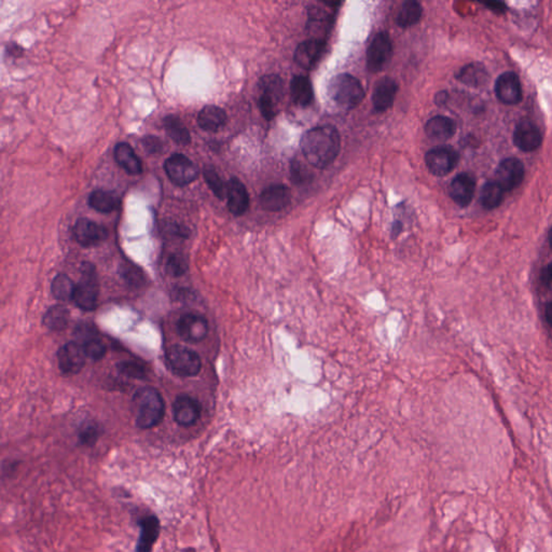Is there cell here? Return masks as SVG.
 <instances>
[{"instance_id": "cell-29", "label": "cell", "mask_w": 552, "mask_h": 552, "mask_svg": "<svg viewBox=\"0 0 552 552\" xmlns=\"http://www.w3.org/2000/svg\"><path fill=\"white\" fill-rule=\"evenodd\" d=\"M504 193V190L496 181H488L482 188L480 203L486 210H494L502 204Z\"/></svg>"}, {"instance_id": "cell-40", "label": "cell", "mask_w": 552, "mask_h": 552, "mask_svg": "<svg viewBox=\"0 0 552 552\" xmlns=\"http://www.w3.org/2000/svg\"><path fill=\"white\" fill-rule=\"evenodd\" d=\"M169 271L175 275V274H183L186 269V263H184L183 259L177 256H172V258L169 261Z\"/></svg>"}, {"instance_id": "cell-2", "label": "cell", "mask_w": 552, "mask_h": 552, "mask_svg": "<svg viewBox=\"0 0 552 552\" xmlns=\"http://www.w3.org/2000/svg\"><path fill=\"white\" fill-rule=\"evenodd\" d=\"M136 426L152 428L164 418V400L160 392L152 388H144L135 394L133 400Z\"/></svg>"}, {"instance_id": "cell-20", "label": "cell", "mask_w": 552, "mask_h": 552, "mask_svg": "<svg viewBox=\"0 0 552 552\" xmlns=\"http://www.w3.org/2000/svg\"><path fill=\"white\" fill-rule=\"evenodd\" d=\"M292 201L289 188L285 185H272L263 190L260 196V205L268 212H281Z\"/></svg>"}, {"instance_id": "cell-12", "label": "cell", "mask_w": 552, "mask_h": 552, "mask_svg": "<svg viewBox=\"0 0 552 552\" xmlns=\"http://www.w3.org/2000/svg\"><path fill=\"white\" fill-rule=\"evenodd\" d=\"M179 336L187 342H200L204 340L208 333V323L202 315L196 313H187L179 320Z\"/></svg>"}, {"instance_id": "cell-16", "label": "cell", "mask_w": 552, "mask_h": 552, "mask_svg": "<svg viewBox=\"0 0 552 552\" xmlns=\"http://www.w3.org/2000/svg\"><path fill=\"white\" fill-rule=\"evenodd\" d=\"M514 143L520 150L531 152L539 148L543 143V135L536 124L529 120H522L517 124Z\"/></svg>"}, {"instance_id": "cell-34", "label": "cell", "mask_w": 552, "mask_h": 552, "mask_svg": "<svg viewBox=\"0 0 552 552\" xmlns=\"http://www.w3.org/2000/svg\"><path fill=\"white\" fill-rule=\"evenodd\" d=\"M204 179L212 193L220 200H224L227 194V185L220 179L216 171L212 167H205L203 171Z\"/></svg>"}, {"instance_id": "cell-10", "label": "cell", "mask_w": 552, "mask_h": 552, "mask_svg": "<svg viewBox=\"0 0 552 552\" xmlns=\"http://www.w3.org/2000/svg\"><path fill=\"white\" fill-rule=\"evenodd\" d=\"M523 163L516 157H507L498 165L496 172V183L506 191H511L521 185L524 179Z\"/></svg>"}, {"instance_id": "cell-17", "label": "cell", "mask_w": 552, "mask_h": 552, "mask_svg": "<svg viewBox=\"0 0 552 552\" xmlns=\"http://www.w3.org/2000/svg\"><path fill=\"white\" fill-rule=\"evenodd\" d=\"M201 404L190 396H179L173 404L174 419L181 426H191L201 416Z\"/></svg>"}, {"instance_id": "cell-3", "label": "cell", "mask_w": 552, "mask_h": 552, "mask_svg": "<svg viewBox=\"0 0 552 552\" xmlns=\"http://www.w3.org/2000/svg\"><path fill=\"white\" fill-rule=\"evenodd\" d=\"M327 94L337 107L352 110L363 102L365 90L357 78L349 73H340L331 79Z\"/></svg>"}, {"instance_id": "cell-25", "label": "cell", "mask_w": 552, "mask_h": 552, "mask_svg": "<svg viewBox=\"0 0 552 552\" xmlns=\"http://www.w3.org/2000/svg\"><path fill=\"white\" fill-rule=\"evenodd\" d=\"M227 116L226 112L218 106L208 105L205 106L198 116V124L202 130L208 132H217L222 126H226Z\"/></svg>"}, {"instance_id": "cell-14", "label": "cell", "mask_w": 552, "mask_h": 552, "mask_svg": "<svg viewBox=\"0 0 552 552\" xmlns=\"http://www.w3.org/2000/svg\"><path fill=\"white\" fill-rule=\"evenodd\" d=\"M57 359H59L60 369L64 373L75 374L80 372L85 367L87 355L83 344L69 342L61 347L57 354Z\"/></svg>"}, {"instance_id": "cell-11", "label": "cell", "mask_w": 552, "mask_h": 552, "mask_svg": "<svg viewBox=\"0 0 552 552\" xmlns=\"http://www.w3.org/2000/svg\"><path fill=\"white\" fill-rule=\"evenodd\" d=\"M73 236L79 244L85 247L96 246L107 239L108 231L93 220L80 218L73 229Z\"/></svg>"}, {"instance_id": "cell-9", "label": "cell", "mask_w": 552, "mask_h": 552, "mask_svg": "<svg viewBox=\"0 0 552 552\" xmlns=\"http://www.w3.org/2000/svg\"><path fill=\"white\" fill-rule=\"evenodd\" d=\"M459 162V155L449 146L436 147L425 155V163L431 174L445 176L451 173Z\"/></svg>"}, {"instance_id": "cell-19", "label": "cell", "mask_w": 552, "mask_h": 552, "mask_svg": "<svg viewBox=\"0 0 552 552\" xmlns=\"http://www.w3.org/2000/svg\"><path fill=\"white\" fill-rule=\"evenodd\" d=\"M476 181L469 174L462 173L457 175L449 187L451 199L461 206L466 208L469 205L475 194Z\"/></svg>"}, {"instance_id": "cell-7", "label": "cell", "mask_w": 552, "mask_h": 552, "mask_svg": "<svg viewBox=\"0 0 552 552\" xmlns=\"http://www.w3.org/2000/svg\"><path fill=\"white\" fill-rule=\"evenodd\" d=\"M167 361L175 373L194 377L201 371L202 361L196 352L181 345H174L167 352Z\"/></svg>"}, {"instance_id": "cell-42", "label": "cell", "mask_w": 552, "mask_h": 552, "mask_svg": "<svg viewBox=\"0 0 552 552\" xmlns=\"http://www.w3.org/2000/svg\"><path fill=\"white\" fill-rule=\"evenodd\" d=\"M447 100V92H440V93L437 94L436 97H435V103H436L438 106H441L443 105V104H445Z\"/></svg>"}, {"instance_id": "cell-23", "label": "cell", "mask_w": 552, "mask_h": 552, "mask_svg": "<svg viewBox=\"0 0 552 552\" xmlns=\"http://www.w3.org/2000/svg\"><path fill=\"white\" fill-rule=\"evenodd\" d=\"M114 160L130 175H138L143 172L142 161L128 143L116 145L114 151Z\"/></svg>"}, {"instance_id": "cell-37", "label": "cell", "mask_w": 552, "mask_h": 552, "mask_svg": "<svg viewBox=\"0 0 552 552\" xmlns=\"http://www.w3.org/2000/svg\"><path fill=\"white\" fill-rule=\"evenodd\" d=\"M143 146L150 155H157L163 150L162 140L157 136H146L143 138Z\"/></svg>"}, {"instance_id": "cell-6", "label": "cell", "mask_w": 552, "mask_h": 552, "mask_svg": "<svg viewBox=\"0 0 552 552\" xmlns=\"http://www.w3.org/2000/svg\"><path fill=\"white\" fill-rule=\"evenodd\" d=\"M164 169L172 183L185 187L199 177V167L189 157L181 153H175L165 161Z\"/></svg>"}, {"instance_id": "cell-38", "label": "cell", "mask_w": 552, "mask_h": 552, "mask_svg": "<svg viewBox=\"0 0 552 552\" xmlns=\"http://www.w3.org/2000/svg\"><path fill=\"white\" fill-rule=\"evenodd\" d=\"M292 176L294 183H304L308 179V169L304 167L302 163H292Z\"/></svg>"}, {"instance_id": "cell-44", "label": "cell", "mask_w": 552, "mask_h": 552, "mask_svg": "<svg viewBox=\"0 0 552 552\" xmlns=\"http://www.w3.org/2000/svg\"><path fill=\"white\" fill-rule=\"evenodd\" d=\"M400 229H402V224H400V222H396V224H394V227H392V232L395 233V234H398V233L400 232Z\"/></svg>"}, {"instance_id": "cell-8", "label": "cell", "mask_w": 552, "mask_h": 552, "mask_svg": "<svg viewBox=\"0 0 552 552\" xmlns=\"http://www.w3.org/2000/svg\"><path fill=\"white\" fill-rule=\"evenodd\" d=\"M392 54V39L386 32L376 35L367 50V68L379 73L390 62Z\"/></svg>"}, {"instance_id": "cell-26", "label": "cell", "mask_w": 552, "mask_h": 552, "mask_svg": "<svg viewBox=\"0 0 552 552\" xmlns=\"http://www.w3.org/2000/svg\"><path fill=\"white\" fill-rule=\"evenodd\" d=\"M290 94L296 105L300 107L311 105L314 98V93H313L310 79L304 76H294L290 83Z\"/></svg>"}, {"instance_id": "cell-5", "label": "cell", "mask_w": 552, "mask_h": 552, "mask_svg": "<svg viewBox=\"0 0 552 552\" xmlns=\"http://www.w3.org/2000/svg\"><path fill=\"white\" fill-rule=\"evenodd\" d=\"M259 108L263 116L270 121L277 114V105L283 95V81L277 76H265L259 83Z\"/></svg>"}, {"instance_id": "cell-27", "label": "cell", "mask_w": 552, "mask_h": 552, "mask_svg": "<svg viewBox=\"0 0 552 552\" xmlns=\"http://www.w3.org/2000/svg\"><path fill=\"white\" fill-rule=\"evenodd\" d=\"M121 200L114 192L98 189L89 196V205L98 212H112L119 208Z\"/></svg>"}, {"instance_id": "cell-45", "label": "cell", "mask_w": 552, "mask_h": 552, "mask_svg": "<svg viewBox=\"0 0 552 552\" xmlns=\"http://www.w3.org/2000/svg\"><path fill=\"white\" fill-rule=\"evenodd\" d=\"M549 243H550V246H551L552 248V228L550 229V232H549Z\"/></svg>"}, {"instance_id": "cell-36", "label": "cell", "mask_w": 552, "mask_h": 552, "mask_svg": "<svg viewBox=\"0 0 552 552\" xmlns=\"http://www.w3.org/2000/svg\"><path fill=\"white\" fill-rule=\"evenodd\" d=\"M118 369L121 373L126 374V377L134 378V379H144L146 376L144 367L133 361L119 364Z\"/></svg>"}, {"instance_id": "cell-15", "label": "cell", "mask_w": 552, "mask_h": 552, "mask_svg": "<svg viewBox=\"0 0 552 552\" xmlns=\"http://www.w3.org/2000/svg\"><path fill=\"white\" fill-rule=\"evenodd\" d=\"M326 42L320 38H311L301 42L294 52V61L304 69H312L324 55Z\"/></svg>"}, {"instance_id": "cell-39", "label": "cell", "mask_w": 552, "mask_h": 552, "mask_svg": "<svg viewBox=\"0 0 552 552\" xmlns=\"http://www.w3.org/2000/svg\"><path fill=\"white\" fill-rule=\"evenodd\" d=\"M98 433L96 427L88 426L81 431L80 439L85 445H92L97 439Z\"/></svg>"}, {"instance_id": "cell-21", "label": "cell", "mask_w": 552, "mask_h": 552, "mask_svg": "<svg viewBox=\"0 0 552 552\" xmlns=\"http://www.w3.org/2000/svg\"><path fill=\"white\" fill-rule=\"evenodd\" d=\"M398 92V85L392 78H383L378 81L372 95V103L374 110L384 112L392 107L396 94Z\"/></svg>"}, {"instance_id": "cell-32", "label": "cell", "mask_w": 552, "mask_h": 552, "mask_svg": "<svg viewBox=\"0 0 552 552\" xmlns=\"http://www.w3.org/2000/svg\"><path fill=\"white\" fill-rule=\"evenodd\" d=\"M486 78L488 76H486V71L479 64L467 65V66L463 67L459 73H457V80L465 83V85H472V87L484 85Z\"/></svg>"}, {"instance_id": "cell-41", "label": "cell", "mask_w": 552, "mask_h": 552, "mask_svg": "<svg viewBox=\"0 0 552 552\" xmlns=\"http://www.w3.org/2000/svg\"><path fill=\"white\" fill-rule=\"evenodd\" d=\"M543 282L547 285H552V263L543 270Z\"/></svg>"}, {"instance_id": "cell-31", "label": "cell", "mask_w": 552, "mask_h": 552, "mask_svg": "<svg viewBox=\"0 0 552 552\" xmlns=\"http://www.w3.org/2000/svg\"><path fill=\"white\" fill-rule=\"evenodd\" d=\"M69 312L62 306H55L49 308L44 316V325L53 331L63 330L68 324Z\"/></svg>"}, {"instance_id": "cell-24", "label": "cell", "mask_w": 552, "mask_h": 552, "mask_svg": "<svg viewBox=\"0 0 552 552\" xmlns=\"http://www.w3.org/2000/svg\"><path fill=\"white\" fill-rule=\"evenodd\" d=\"M457 132V124L448 116H436L425 124V133L431 140H448Z\"/></svg>"}, {"instance_id": "cell-1", "label": "cell", "mask_w": 552, "mask_h": 552, "mask_svg": "<svg viewBox=\"0 0 552 552\" xmlns=\"http://www.w3.org/2000/svg\"><path fill=\"white\" fill-rule=\"evenodd\" d=\"M340 134L335 126H318L304 133L301 138L302 153L313 167L326 169L340 152Z\"/></svg>"}, {"instance_id": "cell-35", "label": "cell", "mask_w": 552, "mask_h": 552, "mask_svg": "<svg viewBox=\"0 0 552 552\" xmlns=\"http://www.w3.org/2000/svg\"><path fill=\"white\" fill-rule=\"evenodd\" d=\"M83 347L87 357L94 359V361L103 359L105 356L106 351H107L105 343L95 336H91L90 338L85 339L83 341Z\"/></svg>"}, {"instance_id": "cell-13", "label": "cell", "mask_w": 552, "mask_h": 552, "mask_svg": "<svg viewBox=\"0 0 552 552\" xmlns=\"http://www.w3.org/2000/svg\"><path fill=\"white\" fill-rule=\"evenodd\" d=\"M498 100L506 105H517L522 101V88L518 76L511 71L502 73L496 83Z\"/></svg>"}, {"instance_id": "cell-4", "label": "cell", "mask_w": 552, "mask_h": 552, "mask_svg": "<svg viewBox=\"0 0 552 552\" xmlns=\"http://www.w3.org/2000/svg\"><path fill=\"white\" fill-rule=\"evenodd\" d=\"M98 292L95 268L91 263H85L81 267L80 281L76 285L73 300L81 310L92 311L97 306Z\"/></svg>"}, {"instance_id": "cell-28", "label": "cell", "mask_w": 552, "mask_h": 552, "mask_svg": "<svg viewBox=\"0 0 552 552\" xmlns=\"http://www.w3.org/2000/svg\"><path fill=\"white\" fill-rule=\"evenodd\" d=\"M165 131L172 140L179 145H189L191 142L189 131L179 116H167L164 121Z\"/></svg>"}, {"instance_id": "cell-18", "label": "cell", "mask_w": 552, "mask_h": 552, "mask_svg": "<svg viewBox=\"0 0 552 552\" xmlns=\"http://www.w3.org/2000/svg\"><path fill=\"white\" fill-rule=\"evenodd\" d=\"M226 196L228 199L229 210L234 216H242L248 210V192L244 184L236 177H232L227 183Z\"/></svg>"}, {"instance_id": "cell-30", "label": "cell", "mask_w": 552, "mask_h": 552, "mask_svg": "<svg viewBox=\"0 0 552 552\" xmlns=\"http://www.w3.org/2000/svg\"><path fill=\"white\" fill-rule=\"evenodd\" d=\"M422 12V6L418 1H406L402 5L400 13H398V26L402 28H407L414 25V24L420 21Z\"/></svg>"}, {"instance_id": "cell-43", "label": "cell", "mask_w": 552, "mask_h": 552, "mask_svg": "<svg viewBox=\"0 0 552 552\" xmlns=\"http://www.w3.org/2000/svg\"><path fill=\"white\" fill-rule=\"evenodd\" d=\"M546 318H547L550 326L552 327V302H549L546 306Z\"/></svg>"}, {"instance_id": "cell-33", "label": "cell", "mask_w": 552, "mask_h": 552, "mask_svg": "<svg viewBox=\"0 0 552 552\" xmlns=\"http://www.w3.org/2000/svg\"><path fill=\"white\" fill-rule=\"evenodd\" d=\"M51 288H52L53 296L56 299L61 300V301H67V300L73 299L76 285L68 276L65 274H59L53 280Z\"/></svg>"}, {"instance_id": "cell-22", "label": "cell", "mask_w": 552, "mask_h": 552, "mask_svg": "<svg viewBox=\"0 0 552 552\" xmlns=\"http://www.w3.org/2000/svg\"><path fill=\"white\" fill-rule=\"evenodd\" d=\"M140 539L137 541L136 552H151L157 537L160 535V521L153 515L143 517L140 521Z\"/></svg>"}]
</instances>
